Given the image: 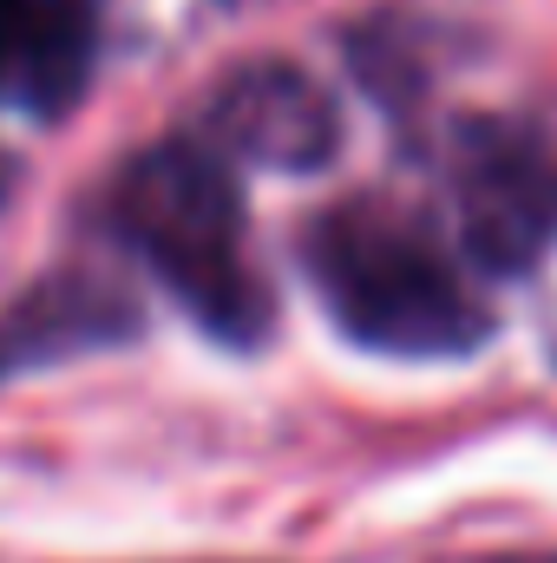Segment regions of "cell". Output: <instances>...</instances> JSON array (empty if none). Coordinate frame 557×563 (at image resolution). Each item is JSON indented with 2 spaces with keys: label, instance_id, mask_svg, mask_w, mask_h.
Wrapping results in <instances>:
<instances>
[{
  "label": "cell",
  "instance_id": "4",
  "mask_svg": "<svg viewBox=\"0 0 557 563\" xmlns=\"http://www.w3.org/2000/svg\"><path fill=\"white\" fill-rule=\"evenodd\" d=\"M210 144L243 157V164L315 170V164L335 157L341 119H335L328 92L308 73H295V66H243L210 99Z\"/></svg>",
  "mask_w": 557,
  "mask_h": 563
},
{
  "label": "cell",
  "instance_id": "1",
  "mask_svg": "<svg viewBox=\"0 0 557 563\" xmlns=\"http://www.w3.org/2000/svg\"><path fill=\"white\" fill-rule=\"evenodd\" d=\"M112 223L157 269V282L190 308L197 328H210L217 341H237V347L270 334L276 301L250 256L243 190L217 144L171 139L139 151L119 170Z\"/></svg>",
  "mask_w": 557,
  "mask_h": 563
},
{
  "label": "cell",
  "instance_id": "5",
  "mask_svg": "<svg viewBox=\"0 0 557 563\" xmlns=\"http://www.w3.org/2000/svg\"><path fill=\"white\" fill-rule=\"evenodd\" d=\"M92 66L86 0H0V106L66 112Z\"/></svg>",
  "mask_w": 557,
  "mask_h": 563
},
{
  "label": "cell",
  "instance_id": "6",
  "mask_svg": "<svg viewBox=\"0 0 557 563\" xmlns=\"http://www.w3.org/2000/svg\"><path fill=\"white\" fill-rule=\"evenodd\" d=\"M125 334V308L92 295L86 282H46L33 301L7 308L0 314V374L13 367H40V361H59L86 341H119Z\"/></svg>",
  "mask_w": 557,
  "mask_h": 563
},
{
  "label": "cell",
  "instance_id": "2",
  "mask_svg": "<svg viewBox=\"0 0 557 563\" xmlns=\"http://www.w3.org/2000/svg\"><path fill=\"white\" fill-rule=\"evenodd\" d=\"M302 263L328 314L381 354H466L485 341L492 314L414 210L354 197L308 223Z\"/></svg>",
  "mask_w": 557,
  "mask_h": 563
},
{
  "label": "cell",
  "instance_id": "7",
  "mask_svg": "<svg viewBox=\"0 0 557 563\" xmlns=\"http://www.w3.org/2000/svg\"><path fill=\"white\" fill-rule=\"evenodd\" d=\"M13 197V157H0V203Z\"/></svg>",
  "mask_w": 557,
  "mask_h": 563
},
{
  "label": "cell",
  "instance_id": "3",
  "mask_svg": "<svg viewBox=\"0 0 557 563\" xmlns=\"http://www.w3.org/2000/svg\"><path fill=\"white\" fill-rule=\"evenodd\" d=\"M452 210L466 250L492 269H532L557 250V132L538 119H466L452 139Z\"/></svg>",
  "mask_w": 557,
  "mask_h": 563
}]
</instances>
